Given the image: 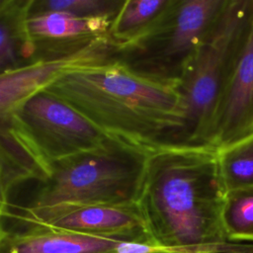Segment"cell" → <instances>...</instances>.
<instances>
[{
    "label": "cell",
    "mask_w": 253,
    "mask_h": 253,
    "mask_svg": "<svg viewBox=\"0 0 253 253\" xmlns=\"http://www.w3.org/2000/svg\"><path fill=\"white\" fill-rule=\"evenodd\" d=\"M224 196L217 150L164 149L149 156L138 207L160 253H224L245 245L225 235Z\"/></svg>",
    "instance_id": "obj_1"
},
{
    "label": "cell",
    "mask_w": 253,
    "mask_h": 253,
    "mask_svg": "<svg viewBox=\"0 0 253 253\" xmlns=\"http://www.w3.org/2000/svg\"><path fill=\"white\" fill-rule=\"evenodd\" d=\"M45 90L112 138L149 152L162 149L179 118L173 88L137 74L116 56L68 72Z\"/></svg>",
    "instance_id": "obj_2"
},
{
    "label": "cell",
    "mask_w": 253,
    "mask_h": 253,
    "mask_svg": "<svg viewBox=\"0 0 253 253\" xmlns=\"http://www.w3.org/2000/svg\"><path fill=\"white\" fill-rule=\"evenodd\" d=\"M253 23V0H229L179 84V118L164 149L208 148V134L220 95Z\"/></svg>",
    "instance_id": "obj_3"
},
{
    "label": "cell",
    "mask_w": 253,
    "mask_h": 253,
    "mask_svg": "<svg viewBox=\"0 0 253 253\" xmlns=\"http://www.w3.org/2000/svg\"><path fill=\"white\" fill-rule=\"evenodd\" d=\"M151 153L114 139L104 147L53 162L32 199L8 211L138 204Z\"/></svg>",
    "instance_id": "obj_4"
},
{
    "label": "cell",
    "mask_w": 253,
    "mask_h": 253,
    "mask_svg": "<svg viewBox=\"0 0 253 253\" xmlns=\"http://www.w3.org/2000/svg\"><path fill=\"white\" fill-rule=\"evenodd\" d=\"M229 0H174L141 38L117 50L132 71L175 88Z\"/></svg>",
    "instance_id": "obj_5"
},
{
    "label": "cell",
    "mask_w": 253,
    "mask_h": 253,
    "mask_svg": "<svg viewBox=\"0 0 253 253\" xmlns=\"http://www.w3.org/2000/svg\"><path fill=\"white\" fill-rule=\"evenodd\" d=\"M13 123L48 164L104 147L114 140L45 89L19 108Z\"/></svg>",
    "instance_id": "obj_6"
},
{
    "label": "cell",
    "mask_w": 253,
    "mask_h": 253,
    "mask_svg": "<svg viewBox=\"0 0 253 253\" xmlns=\"http://www.w3.org/2000/svg\"><path fill=\"white\" fill-rule=\"evenodd\" d=\"M116 51L117 47L106 36L79 49L42 57L0 74V131L13 127L14 115L33 95L68 72L115 58Z\"/></svg>",
    "instance_id": "obj_7"
},
{
    "label": "cell",
    "mask_w": 253,
    "mask_h": 253,
    "mask_svg": "<svg viewBox=\"0 0 253 253\" xmlns=\"http://www.w3.org/2000/svg\"><path fill=\"white\" fill-rule=\"evenodd\" d=\"M4 218L13 220L14 225H33L87 235L130 238L154 245L138 204L14 210L8 211Z\"/></svg>",
    "instance_id": "obj_8"
},
{
    "label": "cell",
    "mask_w": 253,
    "mask_h": 253,
    "mask_svg": "<svg viewBox=\"0 0 253 253\" xmlns=\"http://www.w3.org/2000/svg\"><path fill=\"white\" fill-rule=\"evenodd\" d=\"M253 132V23L215 109L208 148L219 150Z\"/></svg>",
    "instance_id": "obj_9"
},
{
    "label": "cell",
    "mask_w": 253,
    "mask_h": 253,
    "mask_svg": "<svg viewBox=\"0 0 253 253\" xmlns=\"http://www.w3.org/2000/svg\"><path fill=\"white\" fill-rule=\"evenodd\" d=\"M0 253H160L151 243L33 225L6 226Z\"/></svg>",
    "instance_id": "obj_10"
},
{
    "label": "cell",
    "mask_w": 253,
    "mask_h": 253,
    "mask_svg": "<svg viewBox=\"0 0 253 253\" xmlns=\"http://www.w3.org/2000/svg\"><path fill=\"white\" fill-rule=\"evenodd\" d=\"M113 19L83 18L63 12L29 15L28 32L36 44L37 57H46L79 49L108 36Z\"/></svg>",
    "instance_id": "obj_11"
},
{
    "label": "cell",
    "mask_w": 253,
    "mask_h": 253,
    "mask_svg": "<svg viewBox=\"0 0 253 253\" xmlns=\"http://www.w3.org/2000/svg\"><path fill=\"white\" fill-rule=\"evenodd\" d=\"M33 0H0V74L38 59L28 32Z\"/></svg>",
    "instance_id": "obj_12"
},
{
    "label": "cell",
    "mask_w": 253,
    "mask_h": 253,
    "mask_svg": "<svg viewBox=\"0 0 253 253\" xmlns=\"http://www.w3.org/2000/svg\"><path fill=\"white\" fill-rule=\"evenodd\" d=\"M174 0H126L114 17L108 36L117 50L146 34Z\"/></svg>",
    "instance_id": "obj_13"
},
{
    "label": "cell",
    "mask_w": 253,
    "mask_h": 253,
    "mask_svg": "<svg viewBox=\"0 0 253 253\" xmlns=\"http://www.w3.org/2000/svg\"><path fill=\"white\" fill-rule=\"evenodd\" d=\"M217 165L225 193L253 187V132L217 150Z\"/></svg>",
    "instance_id": "obj_14"
},
{
    "label": "cell",
    "mask_w": 253,
    "mask_h": 253,
    "mask_svg": "<svg viewBox=\"0 0 253 253\" xmlns=\"http://www.w3.org/2000/svg\"><path fill=\"white\" fill-rule=\"evenodd\" d=\"M221 222L230 242H253V187L225 193Z\"/></svg>",
    "instance_id": "obj_15"
},
{
    "label": "cell",
    "mask_w": 253,
    "mask_h": 253,
    "mask_svg": "<svg viewBox=\"0 0 253 253\" xmlns=\"http://www.w3.org/2000/svg\"><path fill=\"white\" fill-rule=\"evenodd\" d=\"M123 3V0H33L29 15L63 12L83 18L114 19Z\"/></svg>",
    "instance_id": "obj_16"
},
{
    "label": "cell",
    "mask_w": 253,
    "mask_h": 253,
    "mask_svg": "<svg viewBox=\"0 0 253 253\" xmlns=\"http://www.w3.org/2000/svg\"><path fill=\"white\" fill-rule=\"evenodd\" d=\"M21 184L10 162L0 148V211L3 215L10 207V197L12 190Z\"/></svg>",
    "instance_id": "obj_17"
},
{
    "label": "cell",
    "mask_w": 253,
    "mask_h": 253,
    "mask_svg": "<svg viewBox=\"0 0 253 253\" xmlns=\"http://www.w3.org/2000/svg\"><path fill=\"white\" fill-rule=\"evenodd\" d=\"M7 233H8V229L5 224L4 216H3V214H0V246H1L2 242L4 241L5 237L7 236Z\"/></svg>",
    "instance_id": "obj_18"
},
{
    "label": "cell",
    "mask_w": 253,
    "mask_h": 253,
    "mask_svg": "<svg viewBox=\"0 0 253 253\" xmlns=\"http://www.w3.org/2000/svg\"><path fill=\"white\" fill-rule=\"evenodd\" d=\"M224 253H253V244H245L242 248Z\"/></svg>",
    "instance_id": "obj_19"
},
{
    "label": "cell",
    "mask_w": 253,
    "mask_h": 253,
    "mask_svg": "<svg viewBox=\"0 0 253 253\" xmlns=\"http://www.w3.org/2000/svg\"><path fill=\"white\" fill-rule=\"evenodd\" d=\"M0 214H3V212H2V211H0Z\"/></svg>",
    "instance_id": "obj_20"
}]
</instances>
